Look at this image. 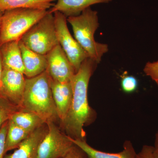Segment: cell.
I'll use <instances>...</instances> for the list:
<instances>
[{
  "instance_id": "obj_20",
  "label": "cell",
  "mask_w": 158,
  "mask_h": 158,
  "mask_svg": "<svg viewBox=\"0 0 158 158\" xmlns=\"http://www.w3.org/2000/svg\"><path fill=\"white\" fill-rule=\"evenodd\" d=\"M138 80L132 76H124L122 78V89L125 93H131L135 92L138 88Z\"/></svg>"
},
{
  "instance_id": "obj_6",
  "label": "cell",
  "mask_w": 158,
  "mask_h": 158,
  "mask_svg": "<svg viewBox=\"0 0 158 158\" xmlns=\"http://www.w3.org/2000/svg\"><path fill=\"white\" fill-rule=\"evenodd\" d=\"M53 14L59 44L77 73L82 62L89 58L88 54L70 34L67 26V17L59 11Z\"/></svg>"
},
{
  "instance_id": "obj_2",
  "label": "cell",
  "mask_w": 158,
  "mask_h": 158,
  "mask_svg": "<svg viewBox=\"0 0 158 158\" xmlns=\"http://www.w3.org/2000/svg\"><path fill=\"white\" fill-rule=\"evenodd\" d=\"M21 110L36 114L45 123L59 118L47 70L34 77L26 79L25 88Z\"/></svg>"
},
{
  "instance_id": "obj_12",
  "label": "cell",
  "mask_w": 158,
  "mask_h": 158,
  "mask_svg": "<svg viewBox=\"0 0 158 158\" xmlns=\"http://www.w3.org/2000/svg\"><path fill=\"white\" fill-rule=\"evenodd\" d=\"M43 125L34 130L13 153L4 158H37L39 144L48 131L47 125L46 127Z\"/></svg>"
},
{
  "instance_id": "obj_14",
  "label": "cell",
  "mask_w": 158,
  "mask_h": 158,
  "mask_svg": "<svg viewBox=\"0 0 158 158\" xmlns=\"http://www.w3.org/2000/svg\"><path fill=\"white\" fill-rule=\"evenodd\" d=\"M113 0H56V3L48 10L54 13L59 11L66 17L75 16L93 5L108 3Z\"/></svg>"
},
{
  "instance_id": "obj_21",
  "label": "cell",
  "mask_w": 158,
  "mask_h": 158,
  "mask_svg": "<svg viewBox=\"0 0 158 158\" xmlns=\"http://www.w3.org/2000/svg\"><path fill=\"white\" fill-rule=\"evenodd\" d=\"M144 72L158 86V61L148 62L143 69Z\"/></svg>"
},
{
  "instance_id": "obj_13",
  "label": "cell",
  "mask_w": 158,
  "mask_h": 158,
  "mask_svg": "<svg viewBox=\"0 0 158 158\" xmlns=\"http://www.w3.org/2000/svg\"><path fill=\"white\" fill-rule=\"evenodd\" d=\"M74 144L80 148L87 155L88 158H136V152L132 143L126 140L123 145V150L118 153H109L101 151L90 146L86 140L73 139L69 136Z\"/></svg>"
},
{
  "instance_id": "obj_25",
  "label": "cell",
  "mask_w": 158,
  "mask_h": 158,
  "mask_svg": "<svg viewBox=\"0 0 158 158\" xmlns=\"http://www.w3.org/2000/svg\"><path fill=\"white\" fill-rule=\"evenodd\" d=\"M152 146L154 158H158V129L155 135L154 144Z\"/></svg>"
},
{
  "instance_id": "obj_4",
  "label": "cell",
  "mask_w": 158,
  "mask_h": 158,
  "mask_svg": "<svg viewBox=\"0 0 158 158\" xmlns=\"http://www.w3.org/2000/svg\"><path fill=\"white\" fill-rule=\"evenodd\" d=\"M48 10L18 9L4 11L0 25V47L20 40L25 34L47 14Z\"/></svg>"
},
{
  "instance_id": "obj_3",
  "label": "cell",
  "mask_w": 158,
  "mask_h": 158,
  "mask_svg": "<svg viewBox=\"0 0 158 158\" xmlns=\"http://www.w3.org/2000/svg\"><path fill=\"white\" fill-rule=\"evenodd\" d=\"M67 20L72 27L75 39L89 58L99 63L109 51V47L97 42L94 38V34L99 26L97 11L90 7L77 16L67 17Z\"/></svg>"
},
{
  "instance_id": "obj_10",
  "label": "cell",
  "mask_w": 158,
  "mask_h": 158,
  "mask_svg": "<svg viewBox=\"0 0 158 158\" xmlns=\"http://www.w3.org/2000/svg\"><path fill=\"white\" fill-rule=\"evenodd\" d=\"M50 85L58 117L62 123L67 116L72 100L73 91L71 82L61 83L50 77Z\"/></svg>"
},
{
  "instance_id": "obj_24",
  "label": "cell",
  "mask_w": 158,
  "mask_h": 158,
  "mask_svg": "<svg viewBox=\"0 0 158 158\" xmlns=\"http://www.w3.org/2000/svg\"><path fill=\"white\" fill-rule=\"evenodd\" d=\"M136 158H154L153 155V146L143 145L141 151L137 153Z\"/></svg>"
},
{
  "instance_id": "obj_26",
  "label": "cell",
  "mask_w": 158,
  "mask_h": 158,
  "mask_svg": "<svg viewBox=\"0 0 158 158\" xmlns=\"http://www.w3.org/2000/svg\"><path fill=\"white\" fill-rule=\"evenodd\" d=\"M3 69H4V67H3L1 50H0V93H1V88H2V76Z\"/></svg>"
},
{
  "instance_id": "obj_17",
  "label": "cell",
  "mask_w": 158,
  "mask_h": 158,
  "mask_svg": "<svg viewBox=\"0 0 158 158\" xmlns=\"http://www.w3.org/2000/svg\"><path fill=\"white\" fill-rule=\"evenodd\" d=\"M10 120L23 129L32 132L45 122L36 114L20 110L12 114Z\"/></svg>"
},
{
  "instance_id": "obj_11",
  "label": "cell",
  "mask_w": 158,
  "mask_h": 158,
  "mask_svg": "<svg viewBox=\"0 0 158 158\" xmlns=\"http://www.w3.org/2000/svg\"><path fill=\"white\" fill-rule=\"evenodd\" d=\"M19 44L23 64V74L27 78L37 76L47 70L48 62L45 56L31 50L20 40Z\"/></svg>"
},
{
  "instance_id": "obj_7",
  "label": "cell",
  "mask_w": 158,
  "mask_h": 158,
  "mask_svg": "<svg viewBox=\"0 0 158 158\" xmlns=\"http://www.w3.org/2000/svg\"><path fill=\"white\" fill-rule=\"evenodd\" d=\"M48 131L38 147L37 158H61L74 145L69 136L61 132L54 122L46 123Z\"/></svg>"
},
{
  "instance_id": "obj_27",
  "label": "cell",
  "mask_w": 158,
  "mask_h": 158,
  "mask_svg": "<svg viewBox=\"0 0 158 158\" xmlns=\"http://www.w3.org/2000/svg\"><path fill=\"white\" fill-rule=\"evenodd\" d=\"M3 12H4L3 11L0 10V25H1V19H2V16Z\"/></svg>"
},
{
  "instance_id": "obj_18",
  "label": "cell",
  "mask_w": 158,
  "mask_h": 158,
  "mask_svg": "<svg viewBox=\"0 0 158 158\" xmlns=\"http://www.w3.org/2000/svg\"><path fill=\"white\" fill-rule=\"evenodd\" d=\"M32 132L23 129L9 119L6 135L5 154L9 151L17 148L23 141Z\"/></svg>"
},
{
  "instance_id": "obj_23",
  "label": "cell",
  "mask_w": 158,
  "mask_h": 158,
  "mask_svg": "<svg viewBox=\"0 0 158 158\" xmlns=\"http://www.w3.org/2000/svg\"><path fill=\"white\" fill-rule=\"evenodd\" d=\"M61 158H88L87 155L80 148L74 144L70 150Z\"/></svg>"
},
{
  "instance_id": "obj_8",
  "label": "cell",
  "mask_w": 158,
  "mask_h": 158,
  "mask_svg": "<svg viewBox=\"0 0 158 158\" xmlns=\"http://www.w3.org/2000/svg\"><path fill=\"white\" fill-rule=\"evenodd\" d=\"M45 56L48 62L47 70L51 77L61 83L70 81L76 72L60 44Z\"/></svg>"
},
{
  "instance_id": "obj_22",
  "label": "cell",
  "mask_w": 158,
  "mask_h": 158,
  "mask_svg": "<svg viewBox=\"0 0 158 158\" xmlns=\"http://www.w3.org/2000/svg\"><path fill=\"white\" fill-rule=\"evenodd\" d=\"M9 126V120L6 122L0 129V158H4L6 135Z\"/></svg>"
},
{
  "instance_id": "obj_16",
  "label": "cell",
  "mask_w": 158,
  "mask_h": 158,
  "mask_svg": "<svg viewBox=\"0 0 158 158\" xmlns=\"http://www.w3.org/2000/svg\"><path fill=\"white\" fill-rule=\"evenodd\" d=\"M56 0H0V10L18 9L49 10Z\"/></svg>"
},
{
  "instance_id": "obj_15",
  "label": "cell",
  "mask_w": 158,
  "mask_h": 158,
  "mask_svg": "<svg viewBox=\"0 0 158 158\" xmlns=\"http://www.w3.org/2000/svg\"><path fill=\"white\" fill-rule=\"evenodd\" d=\"M19 40L6 43L0 47L3 67L24 73L21 51Z\"/></svg>"
},
{
  "instance_id": "obj_5",
  "label": "cell",
  "mask_w": 158,
  "mask_h": 158,
  "mask_svg": "<svg viewBox=\"0 0 158 158\" xmlns=\"http://www.w3.org/2000/svg\"><path fill=\"white\" fill-rule=\"evenodd\" d=\"M20 40L35 52L44 56L48 53L59 44L54 14L48 11L23 36Z\"/></svg>"
},
{
  "instance_id": "obj_9",
  "label": "cell",
  "mask_w": 158,
  "mask_h": 158,
  "mask_svg": "<svg viewBox=\"0 0 158 158\" xmlns=\"http://www.w3.org/2000/svg\"><path fill=\"white\" fill-rule=\"evenodd\" d=\"M24 74L4 68L1 93L4 97L20 108L25 88Z\"/></svg>"
},
{
  "instance_id": "obj_1",
  "label": "cell",
  "mask_w": 158,
  "mask_h": 158,
  "mask_svg": "<svg viewBox=\"0 0 158 158\" xmlns=\"http://www.w3.org/2000/svg\"><path fill=\"white\" fill-rule=\"evenodd\" d=\"M98 63L88 58L71 80L72 100L65 120L62 123L67 135L73 139L85 140L84 127L95 121L96 113L90 107L88 101V88L90 77Z\"/></svg>"
},
{
  "instance_id": "obj_19",
  "label": "cell",
  "mask_w": 158,
  "mask_h": 158,
  "mask_svg": "<svg viewBox=\"0 0 158 158\" xmlns=\"http://www.w3.org/2000/svg\"><path fill=\"white\" fill-rule=\"evenodd\" d=\"M20 110L19 107L0 94V129L6 122L9 120L12 114Z\"/></svg>"
}]
</instances>
